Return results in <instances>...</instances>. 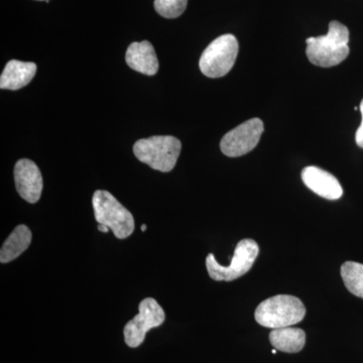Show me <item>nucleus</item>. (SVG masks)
Returning <instances> with one entry per match:
<instances>
[{
  "instance_id": "1",
  "label": "nucleus",
  "mask_w": 363,
  "mask_h": 363,
  "mask_svg": "<svg viewBox=\"0 0 363 363\" xmlns=\"http://www.w3.org/2000/svg\"><path fill=\"white\" fill-rule=\"evenodd\" d=\"M350 30L339 21H331L328 33L308 38L306 54L315 66L330 68L342 63L350 55Z\"/></svg>"
},
{
  "instance_id": "2",
  "label": "nucleus",
  "mask_w": 363,
  "mask_h": 363,
  "mask_svg": "<svg viewBox=\"0 0 363 363\" xmlns=\"http://www.w3.org/2000/svg\"><path fill=\"white\" fill-rule=\"evenodd\" d=\"M306 308L302 301L291 295H278L260 303L255 313L257 323L266 328L279 329L300 323Z\"/></svg>"
},
{
  "instance_id": "3",
  "label": "nucleus",
  "mask_w": 363,
  "mask_h": 363,
  "mask_svg": "<svg viewBox=\"0 0 363 363\" xmlns=\"http://www.w3.org/2000/svg\"><path fill=\"white\" fill-rule=\"evenodd\" d=\"M181 150L180 140L171 135L143 138L133 145V152L138 161L162 173L175 168Z\"/></svg>"
},
{
  "instance_id": "4",
  "label": "nucleus",
  "mask_w": 363,
  "mask_h": 363,
  "mask_svg": "<svg viewBox=\"0 0 363 363\" xmlns=\"http://www.w3.org/2000/svg\"><path fill=\"white\" fill-rule=\"evenodd\" d=\"M95 219L108 227L118 240L130 238L135 230L133 215L107 191L97 190L92 198Z\"/></svg>"
},
{
  "instance_id": "5",
  "label": "nucleus",
  "mask_w": 363,
  "mask_h": 363,
  "mask_svg": "<svg viewBox=\"0 0 363 363\" xmlns=\"http://www.w3.org/2000/svg\"><path fill=\"white\" fill-rule=\"evenodd\" d=\"M259 245L252 240H242L236 245L229 266H222L215 259L213 253L206 257V267L210 278L217 281H231L240 278L252 269L257 255Z\"/></svg>"
},
{
  "instance_id": "6",
  "label": "nucleus",
  "mask_w": 363,
  "mask_h": 363,
  "mask_svg": "<svg viewBox=\"0 0 363 363\" xmlns=\"http://www.w3.org/2000/svg\"><path fill=\"white\" fill-rule=\"evenodd\" d=\"M238 40L230 33L220 35L211 43L200 58V70L209 78H220L233 69L238 58Z\"/></svg>"
},
{
  "instance_id": "7",
  "label": "nucleus",
  "mask_w": 363,
  "mask_h": 363,
  "mask_svg": "<svg viewBox=\"0 0 363 363\" xmlns=\"http://www.w3.org/2000/svg\"><path fill=\"white\" fill-rule=\"evenodd\" d=\"M166 314L155 298H145L138 306V314L124 327L125 343L131 348L142 345L147 332L161 326Z\"/></svg>"
},
{
  "instance_id": "8",
  "label": "nucleus",
  "mask_w": 363,
  "mask_h": 363,
  "mask_svg": "<svg viewBox=\"0 0 363 363\" xmlns=\"http://www.w3.org/2000/svg\"><path fill=\"white\" fill-rule=\"evenodd\" d=\"M264 130V123L259 118L250 119L223 136L221 152L230 157L245 156L257 147Z\"/></svg>"
},
{
  "instance_id": "9",
  "label": "nucleus",
  "mask_w": 363,
  "mask_h": 363,
  "mask_svg": "<svg viewBox=\"0 0 363 363\" xmlns=\"http://www.w3.org/2000/svg\"><path fill=\"white\" fill-rule=\"evenodd\" d=\"M16 190L28 203L39 201L43 192V177L39 167L28 159L20 160L14 167Z\"/></svg>"
},
{
  "instance_id": "10",
  "label": "nucleus",
  "mask_w": 363,
  "mask_h": 363,
  "mask_svg": "<svg viewBox=\"0 0 363 363\" xmlns=\"http://www.w3.org/2000/svg\"><path fill=\"white\" fill-rule=\"evenodd\" d=\"M302 180L315 194L325 199L338 200L342 197L343 189L336 177L318 167H306L302 171Z\"/></svg>"
},
{
  "instance_id": "11",
  "label": "nucleus",
  "mask_w": 363,
  "mask_h": 363,
  "mask_svg": "<svg viewBox=\"0 0 363 363\" xmlns=\"http://www.w3.org/2000/svg\"><path fill=\"white\" fill-rule=\"evenodd\" d=\"M125 60L133 70L145 75H156L159 71V61L156 52L147 40L133 43L126 51Z\"/></svg>"
},
{
  "instance_id": "12",
  "label": "nucleus",
  "mask_w": 363,
  "mask_h": 363,
  "mask_svg": "<svg viewBox=\"0 0 363 363\" xmlns=\"http://www.w3.org/2000/svg\"><path fill=\"white\" fill-rule=\"evenodd\" d=\"M37 65L32 62H21L11 60L6 64L0 77V88L2 90H18L25 87L37 73Z\"/></svg>"
},
{
  "instance_id": "13",
  "label": "nucleus",
  "mask_w": 363,
  "mask_h": 363,
  "mask_svg": "<svg viewBox=\"0 0 363 363\" xmlns=\"http://www.w3.org/2000/svg\"><path fill=\"white\" fill-rule=\"evenodd\" d=\"M32 238V231L28 226H16L2 245L0 250L1 264L13 262L16 257H20L21 253L25 252L26 248L30 247Z\"/></svg>"
},
{
  "instance_id": "14",
  "label": "nucleus",
  "mask_w": 363,
  "mask_h": 363,
  "mask_svg": "<svg viewBox=\"0 0 363 363\" xmlns=\"http://www.w3.org/2000/svg\"><path fill=\"white\" fill-rule=\"evenodd\" d=\"M269 341L277 350L286 353H297L304 348L306 333L302 329L291 326L272 329L269 333Z\"/></svg>"
},
{
  "instance_id": "15",
  "label": "nucleus",
  "mask_w": 363,
  "mask_h": 363,
  "mask_svg": "<svg viewBox=\"0 0 363 363\" xmlns=\"http://www.w3.org/2000/svg\"><path fill=\"white\" fill-rule=\"evenodd\" d=\"M340 272L347 290L357 297L363 298V264L346 262L341 267Z\"/></svg>"
},
{
  "instance_id": "16",
  "label": "nucleus",
  "mask_w": 363,
  "mask_h": 363,
  "mask_svg": "<svg viewBox=\"0 0 363 363\" xmlns=\"http://www.w3.org/2000/svg\"><path fill=\"white\" fill-rule=\"evenodd\" d=\"M188 0H155V9L166 18H176L183 14Z\"/></svg>"
},
{
  "instance_id": "17",
  "label": "nucleus",
  "mask_w": 363,
  "mask_h": 363,
  "mask_svg": "<svg viewBox=\"0 0 363 363\" xmlns=\"http://www.w3.org/2000/svg\"><path fill=\"white\" fill-rule=\"evenodd\" d=\"M359 109L360 112H362V121L359 128H358L357 135H355V142H357L358 147H362L363 149V99L362 104H360Z\"/></svg>"
},
{
  "instance_id": "18",
  "label": "nucleus",
  "mask_w": 363,
  "mask_h": 363,
  "mask_svg": "<svg viewBox=\"0 0 363 363\" xmlns=\"http://www.w3.org/2000/svg\"><path fill=\"white\" fill-rule=\"evenodd\" d=\"M97 228H98V230H99L100 233H107L109 231L108 227L102 225V224H99V225H98Z\"/></svg>"
},
{
  "instance_id": "19",
  "label": "nucleus",
  "mask_w": 363,
  "mask_h": 363,
  "mask_svg": "<svg viewBox=\"0 0 363 363\" xmlns=\"http://www.w3.org/2000/svg\"><path fill=\"white\" fill-rule=\"evenodd\" d=\"M145 230H147V225H145V224H143V225H142V231L143 233H145Z\"/></svg>"
},
{
  "instance_id": "20",
  "label": "nucleus",
  "mask_w": 363,
  "mask_h": 363,
  "mask_svg": "<svg viewBox=\"0 0 363 363\" xmlns=\"http://www.w3.org/2000/svg\"><path fill=\"white\" fill-rule=\"evenodd\" d=\"M277 353V350L276 348H274V350H272V354H276Z\"/></svg>"
},
{
  "instance_id": "21",
  "label": "nucleus",
  "mask_w": 363,
  "mask_h": 363,
  "mask_svg": "<svg viewBox=\"0 0 363 363\" xmlns=\"http://www.w3.org/2000/svg\"><path fill=\"white\" fill-rule=\"evenodd\" d=\"M39 1H45V2H49L50 0H39Z\"/></svg>"
}]
</instances>
